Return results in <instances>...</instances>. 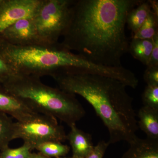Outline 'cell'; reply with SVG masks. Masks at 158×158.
Wrapping results in <instances>:
<instances>
[{"label": "cell", "mask_w": 158, "mask_h": 158, "mask_svg": "<svg viewBox=\"0 0 158 158\" xmlns=\"http://www.w3.org/2000/svg\"><path fill=\"white\" fill-rule=\"evenodd\" d=\"M110 144L109 142L103 140L99 141L96 146H94L92 150L85 158H103L105 152Z\"/></svg>", "instance_id": "22"}, {"label": "cell", "mask_w": 158, "mask_h": 158, "mask_svg": "<svg viewBox=\"0 0 158 158\" xmlns=\"http://www.w3.org/2000/svg\"><path fill=\"white\" fill-rule=\"evenodd\" d=\"M35 149L39 151L40 154L46 157L59 158L67 154L69 152L68 145L57 141H47L37 145Z\"/></svg>", "instance_id": "17"}, {"label": "cell", "mask_w": 158, "mask_h": 158, "mask_svg": "<svg viewBox=\"0 0 158 158\" xmlns=\"http://www.w3.org/2000/svg\"><path fill=\"white\" fill-rule=\"evenodd\" d=\"M129 144L124 158H158V140L137 137Z\"/></svg>", "instance_id": "11"}, {"label": "cell", "mask_w": 158, "mask_h": 158, "mask_svg": "<svg viewBox=\"0 0 158 158\" xmlns=\"http://www.w3.org/2000/svg\"></svg>", "instance_id": "29"}, {"label": "cell", "mask_w": 158, "mask_h": 158, "mask_svg": "<svg viewBox=\"0 0 158 158\" xmlns=\"http://www.w3.org/2000/svg\"><path fill=\"white\" fill-rule=\"evenodd\" d=\"M153 41L151 40L132 39L128 51L135 59L147 66L153 48Z\"/></svg>", "instance_id": "14"}, {"label": "cell", "mask_w": 158, "mask_h": 158, "mask_svg": "<svg viewBox=\"0 0 158 158\" xmlns=\"http://www.w3.org/2000/svg\"><path fill=\"white\" fill-rule=\"evenodd\" d=\"M42 0H3L0 4V35L22 19L33 18Z\"/></svg>", "instance_id": "7"}, {"label": "cell", "mask_w": 158, "mask_h": 158, "mask_svg": "<svg viewBox=\"0 0 158 158\" xmlns=\"http://www.w3.org/2000/svg\"><path fill=\"white\" fill-rule=\"evenodd\" d=\"M74 0H42L33 20L42 45L59 44L68 25Z\"/></svg>", "instance_id": "5"}, {"label": "cell", "mask_w": 158, "mask_h": 158, "mask_svg": "<svg viewBox=\"0 0 158 158\" xmlns=\"http://www.w3.org/2000/svg\"><path fill=\"white\" fill-rule=\"evenodd\" d=\"M138 128L150 139L158 140V110L143 106L137 114Z\"/></svg>", "instance_id": "12"}, {"label": "cell", "mask_w": 158, "mask_h": 158, "mask_svg": "<svg viewBox=\"0 0 158 158\" xmlns=\"http://www.w3.org/2000/svg\"><path fill=\"white\" fill-rule=\"evenodd\" d=\"M158 16L151 11L146 21L135 33L133 34L132 39H152L158 33Z\"/></svg>", "instance_id": "16"}, {"label": "cell", "mask_w": 158, "mask_h": 158, "mask_svg": "<svg viewBox=\"0 0 158 158\" xmlns=\"http://www.w3.org/2000/svg\"><path fill=\"white\" fill-rule=\"evenodd\" d=\"M64 128L57 119L40 114L25 122H14L13 140L22 139L34 149L37 145L47 141L62 142L66 140Z\"/></svg>", "instance_id": "6"}, {"label": "cell", "mask_w": 158, "mask_h": 158, "mask_svg": "<svg viewBox=\"0 0 158 158\" xmlns=\"http://www.w3.org/2000/svg\"><path fill=\"white\" fill-rule=\"evenodd\" d=\"M0 58L17 74L37 77H52L61 69L75 68L91 71L94 64L62 47L13 45L0 38Z\"/></svg>", "instance_id": "3"}, {"label": "cell", "mask_w": 158, "mask_h": 158, "mask_svg": "<svg viewBox=\"0 0 158 158\" xmlns=\"http://www.w3.org/2000/svg\"><path fill=\"white\" fill-rule=\"evenodd\" d=\"M71 158H77V157H72Z\"/></svg>", "instance_id": "27"}, {"label": "cell", "mask_w": 158, "mask_h": 158, "mask_svg": "<svg viewBox=\"0 0 158 158\" xmlns=\"http://www.w3.org/2000/svg\"><path fill=\"white\" fill-rule=\"evenodd\" d=\"M30 158H46V157L40 153H32Z\"/></svg>", "instance_id": "25"}, {"label": "cell", "mask_w": 158, "mask_h": 158, "mask_svg": "<svg viewBox=\"0 0 158 158\" xmlns=\"http://www.w3.org/2000/svg\"><path fill=\"white\" fill-rule=\"evenodd\" d=\"M143 0H77L61 45L94 64L120 67L128 52L127 18Z\"/></svg>", "instance_id": "1"}, {"label": "cell", "mask_w": 158, "mask_h": 158, "mask_svg": "<svg viewBox=\"0 0 158 158\" xmlns=\"http://www.w3.org/2000/svg\"><path fill=\"white\" fill-rule=\"evenodd\" d=\"M17 74L7 63L0 58V86L11 77Z\"/></svg>", "instance_id": "20"}, {"label": "cell", "mask_w": 158, "mask_h": 158, "mask_svg": "<svg viewBox=\"0 0 158 158\" xmlns=\"http://www.w3.org/2000/svg\"><path fill=\"white\" fill-rule=\"evenodd\" d=\"M153 48L147 67L158 66V33L152 38Z\"/></svg>", "instance_id": "23"}, {"label": "cell", "mask_w": 158, "mask_h": 158, "mask_svg": "<svg viewBox=\"0 0 158 158\" xmlns=\"http://www.w3.org/2000/svg\"><path fill=\"white\" fill-rule=\"evenodd\" d=\"M2 87L37 113L59 119L69 127L76 124L86 113L76 95L46 85L40 78L16 74Z\"/></svg>", "instance_id": "4"}, {"label": "cell", "mask_w": 158, "mask_h": 158, "mask_svg": "<svg viewBox=\"0 0 158 158\" xmlns=\"http://www.w3.org/2000/svg\"><path fill=\"white\" fill-rule=\"evenodd\" d=\"M3 0H0V4H1V3L2 2Z\"/></svg>", "instance_id": "26"}, {"label": "cell", "mask_w": 158, "mask_h": 158, "mask_svg": "<svg viewBox=\"0 0 158 158\" xmlns=\"http://www.w3.org/2000/svg\"><path fill=\"white\" fill-rule=\"evenodd\" d=\"M70 127V131L66 136V139L72 148L73 157L85 158L94 147L91 136L79 129L76 124Z\"/></svg>", "instance_id": "10"}, {"label": "cell", "mask_w": 158, "mask_h": 158, "mask_svg": "<svg viewBox=\"0 0 158 158\" xmlns=\"http://www.w3.org/2000/svg\"><path fill=\"white\" fill-rule=\"evenodd\" d=\"M151 11L149 1H143L130 11L127 18L129 28L135 34L146 21Z\"/></svg>", "instance_id": "13"}, {"label": "cell", "mask_w": 158, "mask_h": 158, "mask_svg": "<svg viewBox=\"0 0 158 158\" xmlns=\"http://www.w3.org/2000/svg\"><path fill=\"white\" fill-rule=\"evenodd\" d=\"M142 99L144 106L158 110V85H147Z\"/></svg>", "instance_id": "19"}, {"label": "cell", "mask_w": 158, "mask_h": 158, "mask_svg": "<svg viewBox=\"0 0 158 158\" xmlns=\"http://www.w3.org/2000/svg\"><path fill=\"white\" fill-rule=\"evenodd\" d=\"M0 38L15 45H42L33 18L19 20L6 29Z\"/></svg>", "instance_id": "8"}, {"label": "cell", "mask_w": 158, "mask_h": 158, "mask_svg": "<svg viewBox=\"0 0 158 158\" xmlns=\"http://www.w3.org/2000/svg\"><path fill=\"white\" fill-rule=\"evenodd\" d=\"M46 158H48V157H46Z\"/></svg>", "instance_id": "28"}, {"label": "cell", "mask_w": 158, "mask_h": 158, "mask_svg": "<svg viewBox=\"0 0 158 158\" xmlns=\"http://www.w3.org/2000/svg\"><path fill=\"white\" fill-rule=\"evenodd\" d=\"M0 113L11 116L19 122H25L39 116L23 100L6 92L0 86Z\"/></svg>", "instance_id": "9"}, {"label": "cell", "mask_w": 158, "mask_h": 158, "mask_svg": "<svg viewBox=\"0 0 158 158\" xmlns=\"http://www.w3.org/2000/svg\"><path fill=\"white\" fill-rule=\"evenodd\" d=\"M150 3L151 11L156 15L158 16V3L156 1H149Z\"/></svg>", "instance_id": "24"}, {"label": "cell", "mask_w": 158, "mask_h": 158, "mask_svg": "<svg viewBox=\"0 0 158 158\" xmlns=\"http://www.w3.org/2000/svg\"><path fill=\"white\" fill-rule=\"evenodd\" d=\"M34 149L31 144L24 142L22 146L15 148H7L0 153V158H30L31 150Z\"/></svg>", "instance_id": "18"}, {"label": "cell", "mask_w": 158, "mask_h": 158, "mask_svg": "<svg viewBox=\"0 0 158 158\" xmlns=\"http://www.w3.org/2000/svg\"><path fill=\"white\" fill-rule=\"evenodd\" d=\"M14 122L8 115L0 113V151L9 147L13 140Z\"/></svg>", "instance_id": "15"}, {"label": "cell", "mask_w": 158, "mask_h": 158, "mask_svg": "<svg viewBox=\"0 0 158 158\" xmlns=\"http://www.w3.org/2000/svg\"><path fill=\"white\" fill-rule=\"evenodd\" d=\"M52 77L60 89L85 98L92 106L110 134V144H129L138 129L133 98L116 79L75 68L64 69Z\"/></svg>", "instance_id": "2"}, {"label": "cell", "mask_w": 158, "mask_h": 158, "mask_svg": "<svg viewBox=\"0 0 158 158\" xmlns=\"http://www.w3.org/2000/svg\"><path fill=\"white\" fill-rule=\"evenodd\" d=\"M143 77L147 85H158V66L147 67Z\"/></svg>", "instance_id": "21"}]
</instances>
